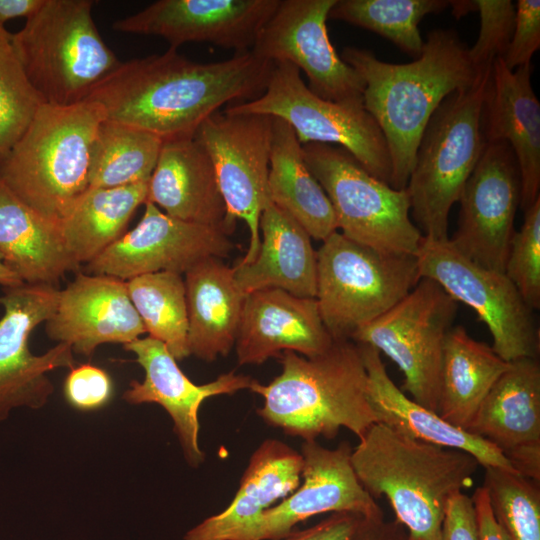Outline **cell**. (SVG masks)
Instances as JSON below:
<instances>
[{
	"mask_svg": "<svg viewBox=\"0 0 540 540\" xmlns=\"http://www.w3.org/2000/svg\"><path fill=\"white\" fill-rule=\"evenodd\" d=\"M272 68V62L251 51L198 63L169 48L162 54L121 62L85 100L100 105L105 119L142 129L163 141L192 138L224 104L260 96Z\"/></svg>",
	"mask_w": 540,
	"mask_h": 540,
	"instance_id": "6da1fadb",
	"label": "cell"
},
{
	"mask_svg": "<svg viewBox=\"0 0 540 540\" xmlns=\"http://www.w3.org/2000/svg\"><path fill=\"white\" fill-rule=\"evenodd\" d=\"M341 58L365 83L364 107L380 127L390 154L389 185L403 190L434 112L449 95L471 87L486 69L473 65L468 46L454 29L429 32L420 56L407 64L387 63L370 50L350 46Z\"/></svg>",
	"mask_w": 540,
	"mask_h": 540,
	"instance_id": "7a4b0ae2",
	"label": "cell"
},
{
	"mask_svg": "<svg viewBox=\"0 0 540 540\" xmlns=\"http://www.w3.org/2000/svg\"><path fill=\"white\" fill-rule=\"evenodd\" d=\"M364 489L385 496L409 540H441L449 500L473 483L480 466L471 454L423 442L373 424L352 450Z\"/></svg>",
	"mask_w": 540,
	"mask_h": 540,
	"instance_id": "3957f363",
	"label": "cell"
},
{
	"mask_svg": "<svg viewBox=\"0 0 540 540\" xmlns=\"http://www.w3.org/2000/svg\"><path fill=\"white\" fill-rule=\"evenodd\" d=\"M280 362V375L267 385L255 380L250 388L264 398L257 414L267 425L311 441L332 439L340 428L360 439L378 423L357 343L337 340L312 358L284 351Z\"/></svg>",
	"mask_w": 540,
	"mask_h": 540,
	"instance_id": "277c9868",
	"label": "cell"
},
{
	"mask_svg": "<svg viewBox=\"0 0 540 540\" xmlns=\"http://www.w3.org/2000/svg\"><path fill=\"white\" fill-rule=\"evenodd\" d=\"M103 120L102 108L93 101L43 104L0 156V181L33 210L60 222L89 187L90 149Z\"/></svg>",
	"mask_w": 540,
	"mask_h": 540,
	"instance_id": "5b68a950",
	"label": "cell"
},
{
	"mask_svg": "<svg viewBox=\"0 0 540 540\" xmlns=\"http://www.w3.org/2000/svg\"><path fill=\"white\" fill-rule=\"evenodd\" d=\"M91 0H44L11 34L12 46L46 104L68 106L121 63L102 39L92 17Z\"/></svg>",
	"mask_w": 540,
	"mask_h": 540,
	"instance_id": "8992f818",
	"label": "cell"
},
{
	"mask_svg": "<svg viewBox=\"0 0 540 540\" xmlns=\"http://www.w3.org/2000/svg\"><path fill=\"white\" fill-rule=\"evenodd\" d=\"M491 67L469 88L443 100L430 118L415 156L406 190L410 210L424 237L447 240L451 207L484 148L482 109Z\"/></svg>",
	"mask_w": 540,
	"mask_h": 540,
	"instance_id": "52a82bcc",
	"label": "cell"
},
{
	"mask_svg": "<svg viewBox=\"0 0 540 540\" xmlns=\"http://www.w3.org/2000/svg\"><path fill=\"white\" fill-rule=\"evenodd\" d=\"M322 242L316 252L315 299L335 341L351 340L421 279L416 256L379 251L337 231Z\"/></svg>",
	"mask_w": 540,
	"mask_h": 540,
	"instance_id": "ba28073f",
	"label": "cell"
},
{
	"mask_svg": "<svg viewBox=\"0 0 540 540\" xmlns=\"http://www.w3.org/2000/svg\"><path fill=\"white\" fill-rule=\"evenodd\" d=\"M302 151L344 236L379 251L416 256L423 234L409 217L406 189L377 179L340 146L311 142Z\"/></svg>",
	"mask_w": 540,
	"mask_h": 540,
	"instance_id": "9c48e42d",
	"label": "cell"
},
{
	"mask_svg": "<svg viewBox=\"0 0 540 540\" xmlns=\"http://www.w3.org/2000/svg\"><path fill=\"white\" fill-rule=\"evenodd\" d=\"M280 118L295 131L301 144H337L371 175L389 184L391 159L386 139L363 101L334 102L315 95L300 70L289 62H275L263 93L224 109Z\"/></svg>",
	"mask_w": 540,
	"mask_h": 540,
	"instance_id": "30bf717a",
	"label": "cell"
},
{
	"mask_svg": "<svg viewBox=\"0 0 540 540\" xmlns=\"http://www.w3.org/2000/svg\"><path fill=\"white\" fill-rule=\"evenodd\" d=\"M458 303L435 281L421 278L389 311L352 336L384 353L402 371L403 390L437 413L443 347Z\"/></svg>",
	"mask_w": 540,
	"mask_h": 540,
	"instance_id": "8fae6325",
	"label": "cell"
},
{
	"mask_svg": "<svg viewBox=\"0 0 540 540\" xmlns=\"http://www.w3.org/2000/svg\"><path fill=\"white\" fill-rule=\"evenodd\" d=\"M421 278L439 284L472 308L491 333L493 351L507 362L538 358L540 331L533 310L504 272L484 268L447 240L422 238L416 254Z\"/></svg>",
	"mask_w": 540,
	"mask_h": 540,
	"instance_id": "7c38bea8",
	"label": "cell"
},
{
	"mask_svg": "<svg viewBox=\"0 0 540 540\" xmlns=\"http://www.w3.org/2000/svg\"><path fill=\"white\" fill-rule=\"evenodd\" d=\"M273 117L217 111L194 138L209 155L231 220L242 219L250 232L249 248L240 263L254 261L260 249V216L271 202L268 174Z\"/></svg>",
	"mask_w": 540,
	"mask_h": 540,
	"instance_id": "4fadbf2b",
	"label": "cell"
},
{
	"mask_svg": "<svg viewBox=\"0 0 540 540\" xmlns=\"http://www.w3.org/2000/svg\"><path fill=\"white\" fill-rule=\"evenodd\" d=\"M336 0H280L250 50L269 62H289L308 88L334 102L363 101L365 83L333 47L326 22Z\"/></svg>",
	"mask_w": 540,
	"mask_h": 540,
	"instance_id": "5bb4252c",
	"label": "cell"
},
{
	"mask_svg": "<svg viewBox=\"0 0 540 540\" xmlns=\"http://www.w3.org/2000/svg\"><path fill=\"white\" fill-rule=\"evenodd\" d=\"M0 304V422L14 407H43L54 391L47 373L74 367L70 345L58 343L43 355H33L29 337L54 313L60 290L45 284L4 288Z\"/></svg>",
	"mask_w": 540,
	"mask_h": 540,
	"instance_id": "9a60e30c",
	"label": "cell"
},
{
	"mask_svg": "<svg viewBox=\"0 0 540 540\" xmlns=\"http://www.w3.org/2000/svg\"><path fill=\"white\" fill-rule=\"evenodd\" d=\"M458 202V224L450 243L474 263L504 272L521 202L520 172L507 142L486 143Z\"/></svg>",
	"mask_w": 540,
	"mask_h": 540,
	"instance_id": "2e32d148",
	"label": "cell"
},
{
	"mask_svg": "<svg viewBox=\"0 0 540 540\" xmlns=\"http://www.w3.org/2000/svg\"><path fill=\"white\" fill-rule=\"evenodd\" d=\"M352 450L347 441L335 449L326 448L317 440L304 441L300 450L302 483L229 540H279L298 523L328 512H351L365 518L383 516L382 509L354 472Z\"/></svg>",
	"mask_w": 540,
	"mask_h": 540,
	"instance_id": "e0dca14e",
	"label": "cell"
},
{
	"mask_svg": "<svg viewBox=\"0 0 540 540\" xmlns=\"http://www.w3.org/2000/svg\"><path fill=\"white\" fill-rule=\"evenodd\" d=\"M139 223L84 266V273L124 281L156 273L185 274L207 258L229 255L233 243L216 227L185 222L145 202Z\"/></svg>",
	"mask_w": 540,
	"mask_h": 540,
	"instance_id": "ac0fdd59",
	"label": "cell"
},
{
	"mask_svg": "<svg viewBox=\"0 0 540 540\" xmlns=\"http://www.w3.org/2000/svg\"><path fill=\"white\" fill-rule=\"evenodd\" d=\"M280 0H159L143 10L116 20L112 28L131 34L165 39L169 48L187 42H208L250 51L263 25Z\"/></svg>",
	"mask_w": 540,
	"mask_h": 540,
	"instance_id": "d6986e66",
	"label": "cell"
},
{
	"mask_svg": "<svg viewBox=\"0 0 540 540\" xmlns=\"http://www.w3.org/2000/svg\"><path fill=\"white\" fill-rule=\"evenodd\" d=\"M135 354L145 371L142 382L132 380L123 399L131 404L157 403L170 415L187 463L198 467L205 460L199 446V409L206 399L231 395L251 388L255 379L234 371L221 374L214 381L197 385L179 368L166 345L150 336L123 345Z\"/></svg>",
	"mask_w": 540,
	"mask_h": 540,
	"instance_id": "ffe728a7",
	"label": "cell"
},
{
	"mask_svg": "<svg viewBox=\"0 0 540 540\" xmlns=\"http://www.w3.org/2000/svg\"><path fill=\"white\" fill-rule=\"evenodd\" d=\"M466 431L494 445L519 474L540 482V363L520 358L495 382Z\"/></svg>",
	"mask_w": 540,
	"mask_h": 540,
	"instance_id": "44dd1931",
	"label": "cell"
},
{
	"mask_svg": "<svg viewBox=\"0 0 540 540\" xmlns=\"http://www.w3.org/2000/svg\"><path fill=\"white\" fill-rule=\"evenodd\" d=\"M45 324L49 338L87 357L101 344L125 345L146 333L126 281L84 272L60 290L56 309Z\"/></svg>",
	"mask_w": 540,
	"mask_h": 540,
	"instance_id": "7402d4cb",
	"label": "cell"
},
{
	"mask_svg": "<svg viewBox=\"0 0 540 540\" xmlns=\"http://www.w3.org/2000/svg\"><path fill=\"white\" fill-rule=\"evenodd\" d=\"M334 341L315 298L298 297L278 288L245 296L235 342L239 365H259L284 351L316 357Z\"/></svg>",
	"mask_w": 540,
	"mask_h": 540,
	"instance_id": "603a6c76",
	"label": "cell"
},
{
	"mask_svg": "<svg viewBox=\"0 0 540 540\" xmlns=\"http://www.w3.org/2000/svg\"><path fill=\"white\" fill-rule=\"evenodd\" d=\"M532 71L531 63L511 70L496 58L481 118L485 143L505 141L514 152L523 211L540 198V103L532 88Z\"/></svg>",
	"mask_w": 540,
	"mask_h": 540,
	"instance_id": "cb8c5ba5",
	"label": "cell"
},
{
	"mask_svg": "<svg viewBox=\"0 0 540 540\" xmlns=\"http://www.w3.org/2000/svg\"><path fill=\"white\" fill-rule=\"evenodd\" d=\"M146 202L173 218L216 227L227 234L235 226L212 161L194 137L163 141L148 181Z\"/></svg>",
	"mask_w": 540,
	"mask_h": 540,
	"instance_id": "d4e9b609",
	"label": "cell"
},
{
	"mask_svg": "<svg viewBox=\"0 0 540 540\" xmlns=\"http://www.w3.org/2000/svg\"><path fill=\"white\" fill-rule=\"evenodd\" d=\"M358 346L367 372L369 399L378 423L423 442L465 451L484 468L498 467L516 472L490 442L450 424L408 397L390 378L376 349L364 344Z\"/></svg>",
	"mask_w": 540,
	"mask_h": 540,
	"instance_id": "484cf974",
	"label": "cell"
},
{
	"mask_svg": "<svg viewBox=\"0 0 540 540\" xmlns=\"http://www.w3.org/2000/svg\"><path fill=\"white\" fill-rule=\"evenodd\" d=\"M303 458L283 441L264 440L251 455L232 502L191 528L183 540H229L301 482Z\"/></svg>",
	"mask_w": 540,
	"mask_h": 540,
	"instance_id": "4316f807",
	"label": "cell"
},
{
	"mask_svg": "<svg viewBox=\"0 0 540 540\" xmlns=\"http://www.w3.org/2000/svg\"><path fill=\"white\" fill-rule=\"evenodd\" d=\"M259 252L251 263L237 262L234 278L246 296L278 288L298 297H316V251L307 231L288 213L269 202L263 209Z\"/></svg>",
	"mask_w": 540,
	"mask_h": 540,
	"instance_id": "83f0119b",
	"label": "cell"
},
{
	"mask_svg": "<svg viewBox=\"0 0 540 540\" xmlns=\"http://www.w3.org/2000/svg\"><path fill=\"white\" fill-rule=\"evenodd\" d=\"M190 355L204 361L227 356L235 345L245 295L233 268L207 258L185 273Z\"/></svg>",
	"mask_w": 540,
	"mask_h": 540,
	"instance_id": "f1b7e54d",
	"label": "cell"
},
{
	"mask_svg": "<svg viewBox=\"0 0 540 540\" xmlns=\"http://www.w3.org/2000/svg\"><path fill=\"white\" fill-rule=\"evenodd\" d=\"M0 254L27 284L56 286L80 265L70 256L59 222L33 210L0 181Z\"/></svg>",
	"mask_w": 540,
	"mask_h": 540,
	"instance_id": "f546056e",
	"label": "cell"
},
{
	"mask_svg": "<svg viewBox=\"0 0 540 540\" xmlns=\"http://www.w3.org/2000/svg\"><path fill=\"white\" fill-rule=\"evenodd\" d=\"M270 201L295 219L315 240L337 231L331 202L309 170L293 128L273 117L268 174Z\"/></svg>",
	"mask_w": 540,
	"mask_h": 540,
	"instance_id": "4dcf8cb0",
	"label": "cell"
},
{
	"mask_svg": "<svg viewBox=\"0 0 540 540\" xmlns=\"http://www.w3.org/2000/svg\"><path fill=\"white\" fill-rule=\"evenodd\" d=\"M491 346L472 338L463 326L450 329L440 371L437 414L466 430L481 403L509 368Z\"/></svg>",
	"mask_w": 540,
	"mask_h": 540,
	"instance_id": "1f68e13d",
	"label": "cell"
},
{
	"mask_svg": "<svg viewBox=\"0 0 540 540\" xmlns=\"http://www.w3.org/2000/svg\"><path fill=\"white\" fill-rule=\"evenodd\" d=\"M148 181L132 185L88 187L60 220L65 246L81 266L121 238L137 208L147 201Z\"/></svg>",
	"mask_w": 540,
	"mask_h": 540,
	"instance_id": "d6a6232c",
	"label": "cell"
},
{
	"mask_svg": "<svg viewBox=\"0 0 540 540\" xmlns=\"http://www.w3.org/2000/svg\"><path fill=\"white\" fill-rule=\"evenodd\" d=\"M163 140L142 129L103 120L93 139L89 187L114 188L149 181Z\"/></svg>",
	"mask_w": 540,
	"mask_h": 540,
	"instance_id": "836d02e7",
	"label": "cell"
},
{
	"mask_svg": "<svg viewBox=\"0 0 540 540\" xmlns=\"http://www.w3.org/2000/svg\"><path fill=\"white\" fill-rule=\"evenodd\" d=\"M130 300L149 336L180 361L190 356L185 282L181 274L156 272L126 281Z\"/></svg>",
	"mask_w": 540,
	"mask_h": 540,
	"instance_id": "e575fe53",
	"label": "cell"
},
{
	"mask_svg": "<svg viewBox=\"0 0 540 540\" xmlns=\"http://www.w3.org/2000/svg\"><path fill=\"white\" fill-rule=\"evenodd\" d=\"M450 5L447 0H336L328 19L373 31L416 59L424 45L419 22Z\"/></svg>",
	"mask_w": 540,
	"mask_h": 540,
	"instance_id": "d590c367",
	"label": "cell"
},
{
	"mask_svg": "<svg viewBox=\"0 0 540 540\" xmlns=\"http://www.w3.org/2000/svg\"><path fill=\"white\" fill-rule=\"evenodd\" d=\"M493 517L509 540H540V482L517 472L485 467Z\"/></svg>",
	"mask_w": 540,
	"mask_h": 540,
	"instance_id": "8d00e7d4",
	"label": "cell"
},
{
	"mask_svg": "<svg viewBox=\"0 0 540 540\" xmlns=\"http://www.w3.org/2000/svg\"><path fill=\"white\" fill-rule=\"evenodd\" d=\"M43 104L12 46L11 33L0 28V156L22 136Z\"/></svg>",
	"mask_w": 540,
	"mask_h": 540,
	"instance_id": "74e56055",
	"label": "cell"
},
{
	"mask_svg": "<svg viewBox=\"0 0 540 540\" xmlns=\"http://www.w3.org/2000/svg\"><path fill=\"white\" fill-rule=\"evenodd\" d=\"M524 212L523 225L510 243L504 273L534 311L540 308V198Z\"/></svg>",
	"mask_w": 540,
	"mask_h": 540,
	"instance_id": "f35d334b",
	"label": "cell"
},
{
	"mask_svg": "<svg viewBox=\"0 0 540 540\" xmlns=\"http://www.w3.org/2000/svg\"><path fill=\"white\" fill-rule=\"evenodd\" d=\"M480 15L478 38L469 57L479 70L492 66L496 58H504L509 48L515 21V4L510 0H476Z\"/></svg>",
	"mask_w": 540,
	"mask_h": 540,
	"instance_id": "ab89813d",
	"label": "cell"
},
{
	"mask_svg": "<svg viewBox=\"0 0 540 540\" xmlns=\"http://www.w3.org/2000/svg\"><path fill=\"white\" fill-rule=\"evenodd\" d=\"M112 394L113 384L110 375L92 364L72 367L64 382L67 402L82 411L103 407L110 401Z\"/></svg>",
	"mask_w": 540,
	"mask_h": 540,
	"instance_id": "60d3db41",
	"label": "cell"
},
{
	"mask_svg": "<svg viewBox=\"0 0 540 540\" xmlns=\"http://www.w3.org/2000/svg\"><path fill=\"white\" fill-rule=\"evenodd\" d=\"M540 48V1L518 0L511 42L503 61L513 70L531 63Z\"/></svg>",
	"mask_w": 540,
	"mask_h": 540,
	"instance_id": "b9f144b4",
	"label": "cell"
},
{
	"mask_svg": "<svg viewBox=\"0 0 540 540\" xmlns=\"http://www.w3.org/2000/svg\"><path fill=\"white\" fill-rule=\"evenodd\" d=\"M365 517L351 512L331 513L302 530H293L279 540H356Z\"/></svg>",
	"mask_w": 540,
	"mask_h": 540,
	"instance_id": "7bdbcfd3",
	"label": "cell"
},
{
	"mask_svg": "<svg viewBox=\"0 0 540 540\" xmlns=\"http://www.w3.org/2000/svg\"><path fill=\"white\" fill-rule=\"evenodd\" d=\"M441 540H479L473 501L464 492L454 495L447 504Z\"/></svg>",
	"mask_w": 540,
	"mask_h": 540,
	"instance_id": "ee69618b",
	"label": "cell"
},
{
	"mask_svg": "<svg viewBox=\"0 0 540 540\" xmlns=\"http://www.w3.org/2000/svg\"><path fill=\"white\" fill-rule=\"evenodd\" d=\"M471 498L476 513L479 540H509L493 517L485 489L478 487Z\"/></svg>",
	"mask_w": 540,
	"mask_h": 540,
	"instance_id": "f6af8a7d",
	"label": "cell"
},
{
	"mask_svg": "<svg viewBox=\"0 0 540 540\" xmlns=\"http://www.w3.org/2000/svg\"><path fill=\"white\" fill-rule=\"evenodd\" d=\"M356 540H409L407 531L396 520L383 516L364 518Z\"/></svg>",
	"mask_w": 540,
	"mask_h": 540,
	"instance_id": "bcb514c9",
	"label": "cell"
},
{
	"mask_svg": "<svg viewBox=\"0 0 540 540\" xmlns=\"http://www.w3.org/2000/svg\"><path fill=\"white\" fill-rule=\"evenodd\" d=\"M44 3V0H0V28L13 18L33 15Z\"/></svg>",
	"mask_w": 540,
	"mask_h": 540,
	"instance_id": "7dc6e473",
	"label": "cell"
},
{
	"mask_svg": "<svg viewBox=\"0 0 540 540\" xmlns=\"http://www.w3.org/2000/svg\"><path fill=\"white\" fill-rule=\"evenodd\" d=\"M24 284L22 279L6 264L0 254V285L4 288L16 287Z\"/></svg>",
	"mask_w": 540,
	"mask_h": 540,
	"instance_id": "c3c4849f",
	"label": "cell"
}]
</instances>
